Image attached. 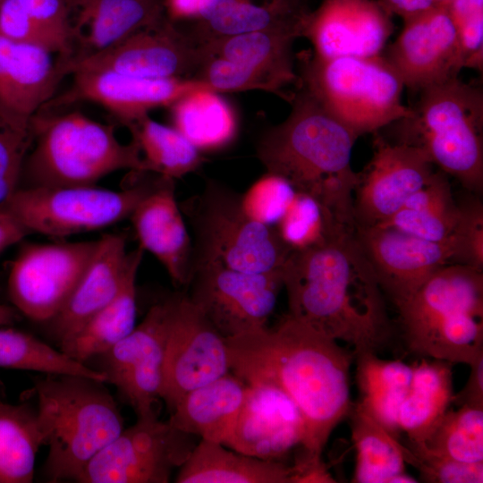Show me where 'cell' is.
<instances>
[{"instance_id":"6da1fadb","label":"cell","mask_w":483,"mask_h":483,"mask_svg":"<svg viewBox=\"0 0 483 483\" xmlns=\"http://www.w3.org/2000/svg\"><path fill=\"white\" fill-rule=\"evenodd\" d=\"M230 371L247 385H270L298 406L306 426L302 458L324 465L322 453L352 404L353 354L336 340L288 314L266 326L225 338Z\"/></svg>"},{"instance_id":"7a4b0ae2","label":"cell","mask_w":483,"mask_h":483,"mask_svg":"<svg viewBox=\"0 0 483 483\" xmlns=\"http://www.w3.org/2000/svg\"><path fill=\"white\" fill-rule=\"evenodd\" d=\"M354 232L292 251L283 267V284L289 315L351 345L355 354L377 353L390 336L391 324L384 292Z\"/></svg>"},{"instance_id":"3957f363","label":"cell","mask_w":483,"mask_h":483,"mask_svg":"<svg viewBox=\"0 0 483 483\" xmlns=\"http://www.w3.org/2000/svg\"><path fill=\"white\" fill-rule=\"evenodd\" d=\"M287 118L260 139L257 155L267 172L308 193L344 223L355 226L353 199L359 174L351 165L359 138L302 85Z\"/></svg>"},{"instance_id":"277c9868","label":"cell","mask_w":483,"mask_h":483,"mask_svg":"<svg viewBox=\"0 0 483 483\" xmlns=\"http://www.w3.org/2000/svg\"><path fill=\"white\" fill-rule=\"evenodd\" d=\"M103 382L47 375L33 386L42 445L48 447L44 474L49 482L75 480L86 464L124 428L115 400Z\"/></svg>"},{"instance_id":"5b68a950","label":"cell","mask_w":483,"mask_h":483,"mask_svg":"<svg viewBox=\"0 0 483 483\" xmlns=\"http://www.w3.org/2000/svg\"><path fill=\"white\" fill-rule=\"evenodd\" d=\"M412 352L471 365L483 355V271L447 264L396 305Z\"/></svg>"},{"instance_id":"8992f818","label":"cell","mask_w":483,"mask_h":483,"mask_svg":"<svg viewBox=\"0 0 483 483\" xmlns=\"http://www.w3.org/2000/svg\"><path fill=\"white\" fill-rule=\"evenodd\" d=\"M30 131L34 147L25 158L21 187L95 185L115 171L148 172L134 140L122 143L113 124L80 112L38 111Z\"/></svg>"},{"instance_id":"52a82bcc","label":"cell","mask_w":483,"mask_h":483,"mask_svg":"<svg viewBox=\"0 0 483 483\" xmlns=\"http://www.w3.org/2000/svg\"><path fill=\"white\" fill-rule=\"evenodd\" d=\"M411 114L393 123L396 142L422 148L470 191L483 190V90L452 78L428 87Z\"/></svg>"},{"instance_id":"ba28073f","label":"cell","mask_w":483,"mask_h":483,"mask_svg":"<svg viewBox=\"0 0 483 483\" xmlns=\"http://www.w3.org/2000/svg\"><path fill=\"white\" fill-rule=\"evenodd\" d=\"M301 85L358 137L411 114L402 102L403 84L384 59L315 55L303 60Z\"/></svg>"},{"instance_id":"9c48e42d","label":"cell","mask_w":483,"mask_h":483,"mask_svg":"<svg viewBox=\"0 0 483 483\" xmlns=\"http://www.w3.org/2000/svg\"><path fill=\"white\" fill-rule=\"evenodd\" d=\"M180 208L195 233L194 259L263 273L283 268L292 252L275 227L258 223L244 212L241 195L216 182H208L200 194Z\"/></svg>"},{"instance_id":"30bf717a","label":"cell","mask_w":483,"mask_h":483,"mask_svg":"<svg viewBox=\"0 0 483 483\" xmlns=\"http://www.w3.org/2000/svg\"><path fill=\"white\" fill-rule=\"evenodd\" d=\"M162 177L157 174L122 191L95 185L19 187L0 208L30 233L63 238L129 218Z\"/></svg>"},{"instance_id":"8fae6325","label":"cell","mask_w":483,"mask_h":483,"mask_svg":"<svg viewBox=\"0 0 483 483\" xmlns=\"http://www.w3.org/2000/svg\"><path fill=\"white\" fill-rule=\"evenodd\" d=\"M283 286V268L248 273L194 259L187 296L229 338L266 326Z\"/></svg>"},{"instance_id":"7c38bea8","label":"cell","mask_w":483,"mask_h":483,"mask_svg":"<svg viewBox=\"0 0 483 483\" xmlns=\"http://www.w3.org/2000/svg\"><path fill=\"white\" fill-rule=\"evenodd\" d=\"M196 444L158 418L137 419L86 464L80 483H167Z\"/></svg>"},{"instance_id":"4fadbf2b","label":"cell","mask_w":483,"mask_h":483,"mask_svg":"<svg viewBox=\"0 0 483 483\" xmlns=\"http://www.w3.org/2000/svg\"><path fill=\"white\" fill-rule=\"evenodd\" d=\"M176 296L153 305L123 339L98 356L99 371L131 406L137 419L158 418L168 333Z\"/></svg>"},{"instance_id":"5bb4252c","label":"cell","mask_w":483,"mask_h":483,"mask_svg":"<svg viewBox=\"0 0 483 483\" xmlns=\"http://www.w3.org/2000/svg\"><path fill=\"white\" fill-rule=\"evenodd\" d=\"M97 241L24 245L13 261L8 294L13 307L47 323L64 306L97 248Z\"/></svg>"},{"instance_id":"9a60e30c","label":"cell","mask_w":483,"mask_h":483,"mask_svg":"<svg viewBox=\"0 0 483 483\" xmlns=\"http://www.w3.org/2000/svg\"><path fill=\"white\" fill-rule=\"evenodd\" d=\"M200 57L198 44L166 16L105 50L60 63L65 75L100 69L146 79H191Z\"/></svg>"},{"instance_id":"2e32d148","label":"cell","mask_w":483,"mask_h":483,"mask_svg":"<svg viewBox=\"0 0 483 483\" xmlns=\"http://www.w3.org/2000/svg\"><path fill=\"white\" fill-rule=\"evenodd\" d=\"M228 372L225 338L187 294L177 295L166 343L161 396L169 412L188 392Z\"/></svg>"},{"instance_id":"e0dca14e","label":"cell","mask_w":483,"mask_h":483,"mask_svg":"<svg viewBox=\"0 0 483 483\" xmlns=\"http://www.w3.org/2000/svg\"><path fill=\"white\" fill-rule=\"evenodd\" d=\"M371 160L358 175L354 191L355 226L378 225L394 215L435 173L420 148L389 142L375 132Z\"/></svg>"},{"instance_id":"ac0fdd59","label":"cell","mask_w":483,"mask_h":483,"mask_svg":"<svg viewBox=\"0 0 483 483\" xmlns=\"http://www.w3.org/2000/svg\"><path fill=\"white\" fill-rule=\"evenodd\" d=\"M72 75L71 87L39 111L89 101L100 105L129 128L154 108L170 106L193 90L210 89L192 79H146L109 70H78Z\"/></svg>"},{"instance_id":"d6986e66","label":"cell","mask_w":483,"mask_h":483,"mask_svg":"<svg viewBox=\"0 0 483 483\" xmlns=\"http://www.w3.org/2000/svg\"><path fill=\"white\" fill-rule=\"evenodd\" d=\"M382 55L404 87L420 91L458 77L462 67L457 37L445 4L411 16Z\"/></svg>"},{"instance_id":"ffe728a7","label":"cell","mask_w":483,"mask_h":483,"mask_svg":"<svg viewBox=\"0 0 483 483\" xmlns=\"http://www.w3.org/2000/svg\"><path fill=\"white\" fill-rule=\"evenodd\" d=\"M354 233L382 291L395 306L437 269L455 262L454 242H431L381 225H356Z\"/></svg>"},{"instance_id":"44dd1931","label":"cell","mask_w":483,"mask_h":483,"mask_svg":"<svg viewBox=\"0 0 483 483\" xmlns=\"http://www.w3.org/2000/svg\"><path fill=\"white\" fill-rule=\"evenodd\" d=\"M391 15L378 0H324L310 12L304 37L322 59L374 57L394 30Z\"/></svg>"},{"instance_id":"7402d4cb","label":"cell","mask_w":483,"mask_h":483,"mask_svg":"<svg viewBox=\"0 0 483 483\" xmlns=\"http://www.w3.org/2000/svg\"><path fill=\"white\" fill-rule=\"evenodd\" d=\"M305 421L295 402L270 385H247L244 399L229 443L236 452L263 459L283 461L302 446Z\"/></svg>"},{"instance_id":"603a6c76","label":"cell","mask_w":483,"mask_h":483,"mask_svg":"<svg viewBox=\"0 0 483 483\" xmlns=\"http://www.w3.org/2000/svg\"><path fill=\"white\" fill-rule=\"evenodd\" d=\"M52 55L0 34V118L21 132H30L32 117L65 76Z\"/></svg>"},{"instance_id":"cb8c5ba5","label":"cell","mask_w":483,"mask_h":483,"mask_svg":"<svg viewBox=\"0 0 483 483\" xmlns=\"http://www.w3.org/2000/svg\"><path fill=\"white\" fill-rule=\"evenodd\" d=\"M182 213L174 196V179L163 176L129 218L140 247L158 259L174 285L188 286L194 254Z\"/></svg>"},{"instance_id":"d4e9b609","label":"cell","mask_w":483,"mask_h":483,"mask_svg":"<svg viewBox=\"0 0 483 483\" xmlns=\"http://www.w3.org/2000/svg\"><path fill=\"white\" fill-rule=\"evenodd\" d=\"M77 60L105 50L166 17L164 0H70Z\"/></svg>"},{"instance_id":"484cf974","label":"cell","mask_w":483,"mask_h":483,"mask_svg":"<svg viewBox=\"0 0 483 483\" xmlns=\"http://www.w3.org/2000/svg\"><path fill=\"white\" fill-rule=\"evenodd\" d=\"M126 242L122 235L105 234L82 276L62 309L48 323L58 343L75 334L118 292L124 275Z\"/></svg>"},{"instance_id":"4316f807","label":"cell","mask_w":483,"mask_h":483,"mask_svg":"<svg viewBox=\"0 0 483 483\" xmlns=\"http://www.w3.org/2000/svg\"><path fill=\"white\" fill-rule=\"evenodd\" d=\"M307 0H217L187 33L198 44L242 33L282 30L304 37Z\"/></svg>"},{"instance_id":"83f0119b","label":"cell","mask_w":483,"mask_h":483,"mask_svg":"<svg viewBox=\"0 0 483 483\" xmlns=\"http://www.w3.org/2000/svg\"><path fill=\"white\" fill-rule=\"evenodd\" d=\"M247 384L231 371L184 394L168 422L200 439L226 445L232 438Z\"/></svg>"},{"instance_id":"f1b7e54d","label":"cell","mask_w":483,"mask_h":483,"mask_svg":"<svg viewBox=\"0 0 483 483\" xmlns=\"http://www.w3.org/2000/svg\"><path fill=\"white\" fill-rule=\"evenodd\" d=\"M299 467L252 457L200 439L179 468L177 483H296Z\"/></svg>"},{"instance_id":"f546056e","label":"cell","mask_w":483,"mask_h":483,"mask_svg":"<svg viewBox=\"0 0 483 483\" xmlns=\"http://www.w3.org/2000/svg\"><path fill=\"white\" fill-rule=\"evenodd\" d=\"M298 37L282 30H259L212 39L198 45L203 53L219 55L242 64L269 80L289 103L294 93L286 89L300 86L294 68L292 46Z\"/></svg>"},{"instance_id":"4dcf8cb0","label":"cell","mask_w":483,"mask_h":483,"mask_svg":"<svg viewBox=\"0 0 483 483\" xmlns=\"http://www.w3.org/2000/svg\"><path fill=\"white\" fill-rule=\"evenodd\" d=\"M144 250L127 252L122 285L116 295L75 334L59 343L70 358L84 363L98 357L127 336L136 326V278Z\"/></svg>"},{"instance_id":"1f68e13d","label":"cell","mask_w":483,"mask_h":483,"mask_svg":"<svg viewBox=\"0 0 483 483\" xmlns=\"http://www.w3.org/2000/svg\"><path fill=\"white\" fill-rule=\"evenodd\" d=\"M0 34L69 59L74 50L70 0H4Z\"/></svg>"},{"instance_id":"d6a6232c","label":"cell","mask_w":483,"mask_h":483,"mask_svg":"<svg viewBox=\"0 0 483 483\" xmlns=\"http://www.w3.org/2000/svg\"><path fill=\"white\" fill-rule=\"evenodd\" d=\"M452 365L425 359L413 365L412 380L398 413L399 431L410 445L423 444L453 402Z\"/></svg>"},{"instance_id":"836d02e7","label":"cell","mask_w":483,"mask_h":483,"mask_svg":"<svg viewBox=\"0 0 483 483\" xmlns=\"http://www.w3.org/2000/svg\"><path fill=\"white\" fill-rule=\"evenodd\" d=\"M351 435L356 452L352 482L414 483L405 470L409 448L362 410L352 407Z\"/></svg>"},{"instance_id":"e575fe53","label":"cell","mask_w":483,"mask_h":483,"mask_svg":"<svg viewBox=\"0 0 483 483\" xmlns=\"http://www.w3.org/2000/svg\"><path fill=\"white\" fill-rule=\"evenodd\" d=\"M461 208L456 203L449 180L441 170L415 192L402 207L378 224L436 242H454Z\"/></svg>"},{"instance_id":"d590c367","label":"cell","mask_w":483,"mask_h":483,"mask_svg":"<svg viewBox=\"0 0 483 483\" xmlns=\"http://www.w3.org/2000/svg\"><path fill=\"white\" fill-rule=\"evenodd\" d=\"M356 358L360 394L357 404L398 437L399 409L412 380L413 365L383 360L371 352L358 353Z\"/></svg>"},{"instance_id":"8d00e7d4","label":"cell","mask_w":483,"mask_h":483,"mask_svg":"<svg viewBox=\"0 0 483 483\" xmlns=\"http://www.w3.org/2000/svg\"><path fill=\"white\" fill-rule=\"evenodd\" d=\"M171 107L173 127L200 152L227 147L237 133V119L220 93L201 89L176 100Z\"/></svg>"},{"instance_id":"74e56055","label":"cell","mask_w":483,"mask_h":483,"mask_svg":"<svg viewBox=\"0 0 483 483\" xmlns=\"http://www.w3.org/2000/svg\"><path fill=\"white\" fill-rule=\"evenodd\" d=\"M42 446L36 410L0 402V483H30Z\"/></svg>"},{"instance_id":"f35d334b","label":"cell","mask_w":483,"mask_h":483,"mask_svg":"<svg viewBox=\"0 0 483 483\" xmlns=\"http://www.w3.org/2000/svg\"><path fill=\"white\" fill-rule=\"evenodd\" d=\"M148 172L181 178L202 164L200 151L175 128L146 115L128 128Z\"/></svg>"},{"instance_id":"ab89813d","label":"cell","mask_w":483,"mask_h":483,"mask_svg":"<svg viewBox=\"0 0 483 483\" xmlns=\"http://www.w3.org/2000/svg\"><path fill=\"white\" fill-rule=\"evenodd\" d=\"M0 368L80 376L103 383L106 380L103 372L70 358L60 349L27 333L3 326H0Z\"/></svg>"},{"instance_id":"60d3db41","label":"cell","mask_w":483,"mask_h":483,"mask_svg":"<svg viewBox=\"0 0 483 483\" xmlns=\"http://www.w3.org/2000/svg\"><path fill=\"white\" fill-rule=\"evenodd\" d=\"M274 227L291 251L305 250L355 231V226L342 221L318 199L297 191Z\"/></svg>"},{"instance_id":"b9f144b4","label":"cell","mask_w":483,"mask_h":483,"mask_svg":"<svg viewBox=\"0 0 483 483\" xmlns=\"http://www.w3.org/2000/svg\"><path fill=\"white\" fill-rule=\"evenodd\" d=\"M410 448L464 462H483V408L463 404L448 410L429 437Z\"/></svg>"},{"instance_id":"7bdbcfd3","label":"cell","mask_w":483,"mask_h":483,"mask_svg":"<svg viewBox=\"0 0 483 483\" xmlns=\"http://www.w3.org/2000/svg\"><path fill=\"white\" fill-rule=\"evenodd\" d=\"M200 54L199 64L191 79L208 86L211 90L218 93L263 90L278 96L276 89L269 80L248 67L201 50Z\"/></svg>"},{"instance_id":"ee69618b","label":"cell","mask_w":483,"mask_h":483,"mask_svg":"<svg viewBox=\"0 0 483 483\" xmlns=\"http://www.w3.org/2000/svg\"><path fill=\"white\" fill-rule=\"evenodd\" d=\"M296 193L284 178L267 172L241 195L244 212L255 221L275 226L282 218Z\"/></svg>"},{"instance_id":"f6af8a7d","label":"cell","mask_w":483,"mask_h":483,"mask_svg":"<svg viewBox=\"0 0 483 483\" xmlns=\"http://www.w3.org/2000/svg\"><path fill=\"white\" fill-rule=\"evenodd\" d=\"M446 5L455 30L462 67L483 68V0H451Z\"/></svg>"},{"instance_id":"bcb514c9","label":"cell","mask_w":483,"mask_h":483,"mask_svg":"<svg viewBox=\"0 0 483 483\" xmlns=\"http://www.w3.org/2000/svg\"><path fill=\"white\" fill-rule=\"evenodd\" d=\"M33 137L21 132L0 118V206L20 187L25 158Z\"/></svg>"},{"instance_id":"7dc6e473","label":"cell","mask_w":483,"mask_h":483,"mask_svg":"<svg viewBox=\"0 0 483 483\" xmlns=\"http://www.w3.org/2000/svg\"><path fill=\"white\" fill-rule=\"evenodd\" d=\"M406 462L415 467L421 479L431 483H481L483 462H464L438 457L409 447Z\"/></svg>"},{"instance_id":"c3c4849f","label":"cell","mask_w":483,"mask_h":483,"mask_svg":"<svg viewBox=\"0 0 483 483\" xmlns=\"http://www.w3.org/2000/svg\"><path fill=\"white\" fill-rule=\"evenodd\" d=\"M461 216L453 235L455 262L483 270V207L478 199L460 205Z\"/></svg>"},{"instance_id":"681fc988","label":"cell","mask_w":483,"mask_h":483,"mask_svg":"<svg viewBox=\"0 0 483 483\" xmlns=\"http://www.w3.org/2000/svg\"><path fill=\"white\" fill-rule=\"evenodd\" d=\"M470 373L464 387L453 394V402L483 408V355L470 365Z\"/></svg>"},{"instance_id":"f907efd6","label":"cell","mask_w":483,"mask_h":483,"mask_svg":"<svg viewBox=\"0 0 483 483\" xmlns=\"http://www.w3.org/2000/svg\"><path fill=\"white\" fill-rule=\"evenodd\" d=\"M217 0H164L166 16L173 21H193L203 17Z\"/></svg>"},{"instance_id":"816d5d0a","label":"cell","mask_w":483,"mask_h":483,"mask_svg":"<svg viewBox=\"0 0 483 483\" xmlns=\"http://www.w3.org/2000/svg\"><path fill=\"white\" fill-rule=\"evenodd\" d=\"M30 233L9 213L0 208V252Z\"/></svg>"},{"instance_id":"f5cc1de1","label":"cell","mask_w":483,"mask_h":483,"mask_svg":"<svg viewBox=\"0 0 483 483\" xmlns=\"http://www.w3.org/2000/svg\"><path fill=\"white\" fill-rule=\"evenodd\" d=\"M392 14L404 20L426 11L433 6L435 0H378Z\"/></svg>"},{"instance_id":"db71d44e","label":"cell","mask_w":483,"mask_h":483,"mask_svg":"<svg viewBox=\"0 0 483 483\" xmlns=\"http://www.w3.org/2000/svg\"><path fill=\"white\" fill-rule=\"evenodd\" d=\"M18 318V310L14 307L0 304V326L13 324Z\"/></svg>"},{"instance_id":"11a10c76","label":"cell","mask_w":483,"mask_h":483,"mask_svg":"<svg viewBox=\"0 0 483 483\" xmlns=\"http://www.w3.org/2000/svg\"><path fill=\"white\" fill-rule=\"evenodd\" d=\"M451 0H435L436 4H447Z\"/></svg>"},{"instance_id":"9f6ffc18","label":"cell","mask_w":483,"mask_h":483,"mask_svg":"<svg viewBox=\"0 0 483 483\" xmlns=\"http://www.w3.org/2000/svg\"><path fill=\"white\" fill-rule=\"evenodd\" d=\"M4 2V0H0V4Z\"/></svg>"}]
</instances>
